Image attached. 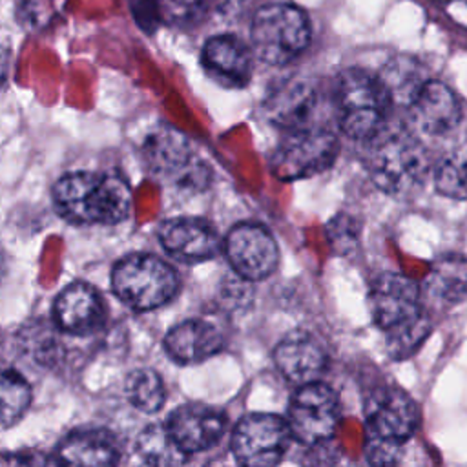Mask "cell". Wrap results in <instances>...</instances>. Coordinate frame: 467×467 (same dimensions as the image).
<instances>
[{
	"mask_svg": "<svg viewBox=\"0 0 467 467\" xmlns=\"http://www.w3.org/2000/svg\"><path fill=\"white\" fill-rule=\"evenodd\" d=\"M53 195L60 213L78 224L120 223L131 206L130 186L115 173H67L57 181Z\"/></svg>",
	"mask_w": 467,
	"mask_h": 467,
	"instance_id": "6da1fadb",
	"label": "cell"
},
{
	"mask_svg": "<svg viewBox=\"0 0 467 467\" xmlns=\"http://www.w3.org/2000/svg\"><path fill=\"white\" fill-rule=\"evenodd\" d=\"M367 170L372 182L389 195L414 193L429 171L427 151L409 131L381 130L367 150Z\"/></svg>",
	"mask_w": 467,
	"mask_h": 467,
	"instance_id": "7a4b0ae2",
	"label": "cell"
},
{
	"mask_svg": "<svg viewBox=\"0 0 467 467\" xmlns=\"http://www.w3.org/2000/svg\"><path fill=\"white\" fill-rule=\"evenodd\" d=\"M418 423V405L407 392L387 389L379 394L367 420V454L370 463L392 467L400 447L414 434Z\"/></svg>",
	"mask_w": 467,
	"mask_h": 467,
	"instance_id": "3957f363",
	"label": "cell"
},
{
	"mask_svg": "<svg viewBox=\"0 0 467 467\" xmlns=\"http://www.w3.org/2000/svg\"><path fill=\"white\" fill-rule=\"evenodd\" d=\"M310 42L306 15L290 4L263 5L252 22V47L259 60L283 66L297 58Z\"/></svg>",
	"mask_w": 467,
	"mask_h": 467,
	"instance_id": "277c9868",
	"label": "cell"
},
{
	"mask_svg": "<svg viewBox=\"0 0 467 467\" xmlns=\"http://www.w3.org/2000/svg\"><path fill=\"white\" fill-rule=\"evenodd\" d=\"M117 297L135 310H153L166 305L179 288L175 270L150 254H133L120 259L111 274Z\"/></svg>",
	"mask_w": 467,
	"mask_h": 467,
	"instance_id": "5b68a950",
	"label": "cell"
},
{
	"mask_svg": "<svg viewBox=\"0 0 467 467\" xmlns=\"http://www.w3.org/2000/svg\"><path fill=\"white\" fill-rule=\"evenodd\" d=\"M389 97L378 78L361 71H345L336 88L341 130L352 139H372L383 130Z\"/></svg>",
	"mask_w": 467,
	"mask_h": 467,
	"instance_id": "8992f818",
	"label": "cell"
},
{
	"mask_svg": "<svg viewBox=\"0 0 467 467\" xmlns=\"http://www.w3.org/2000/svg\"><path fill=\"white\" fill-rule=\"evenodd\" d=\"M337 150V139L328 130L312 126L299 128L286 131L272 155L270 168L274 175L283 181L312 177L334 162Z\"/></svg>",
	"mask_w": 467,
	"mask_h": 467,
	"instance_id": "52a82bcc",
	"label": "cell"
},
{
	"mask_svg": "<svg viewBox=\"0 0 467 467\" xmlns=\"http://www.w3.org/2000/svg\"><path fill=\"white\" fill-rule=\"evenodd\" d=\"M144 159L148 168L168 182L197 190L210 181L208 164L197 155L190 140L173 128H159L146 139Z\"/></svg>",
	"mask_w": 467,
	"mask_h": 467,
	"instance_id": "ba28073f",
	"label": "cell"
},
{
	"mask_svg": "<svg viewBox=\"0 0 467 467\" xmlns=\"http://www.w3.org/2000/svg\"><path fill=\"white\" fill-rule=\"evenodd\" d=\"M286 420L254 412L239 420L232 434V452L241 467H275L290 443Z\"/></svg>",
	"mask_w": 467,
	"mask_h": 467,
	"instance_id": "9c48e42d",
	"label": "cell"
},
{
	"mask_svg": "<svg viewBox=\"0 0 467 467\" xmlns=\"http://www.w3.org/2000/svg\"><path fill=\"white\" fill-rule=\"evenodd\" d=\"M339 401L325 383H308L296 390L288 405L286 425L292 438L305 445L327 441L337 425Z\"/></svg>",
	"mask_w": 467,
	"mask_h": 467,
	"instance_id": "30bf717a",
	"label": "cell"
},
{
	"mask_svg": "<svg viewBox=\"0 0 467 467\" xmlns=\"http://www.w3.org/2000/svg\"><path fill=\"white\" fill-rule=\"evenodd\" d=\"M370 312L374 323L387 332L401 328L425 312L420 306L418 285L396 272H387L379 275L370 288Z\"/></svg>",
	"mask_w": 467,
	"mask_h": 467,
	"instance_id": "8fae6325",
	"label": "cell"
},
{
	"mask_svg": "<svg viewBox=\"0 0 467 467\" xmlns=\"http://www.w3.org/2000/svg\"><path fill=\"white\" fill-rule=\"evenodd\" d=\"M224 250L232 268L248 281L270 275L279 259L274 237L255 223L235 224L226 235Z\"/></svg>",
	"mask_w": 467,
	"mask_h": 467,
	"instance_id": "7c38bea8",
	"label": "cell"
},
{
	"mask_svg": "<svg viewBox=\"0 0 467 467\" xmlns=\"http://www.w3.org/2000/svg\"><path fill=\"white\" fill-rule=\"evenodd\" d=\"M168 434L184 454L213 447L226 427V416L219 409L202 403H186L175 409L166 423Z\"/></svg>",
	"mask_w": 467,
	"mask_h": 467,
	"instance_id": "4fadbf2b",
	"label": "cell"
},
{
	"mask_svg": "<svg viewBox=\"0 0 467 467\" xmlns=\"http://www.w3.org/2000/svg\"><path fill=\"white\" fill-rule=\"evenodd\" d=\"M317 106V89L316 86L299 77H290L275 84L263 104L265 117L275 128L285 131H294L306 128L310 117Z\"/></svg>",
	"mask_w": 467,
	"mask_h": 467,
	"instance_id": "5bb4252c",
	"label": "cell"
},
{
	"mask_svg": "<svg viewBox=\"0 0 467 467\" xmlns=\"http://www.w3.org/2000/svg\"><path fill=\"white\" fill-rule=\"evenodd\" d=\"M53 316L62 332L82 337L104 325V303L93 286L71 283L55 299Z\"/></svg>",
	"mask_w": 467,
	"mask_h": 467,
	"instance_id": "9a60e30c",
	"label": "cell"
},
{
	"mask_svg": "<svg viewBox=\"0 0 467 467\" xmlns=\"http://www.w3.org/2000/svg\"><path fill=\"white\" fill-rule=\"evenodd\" d=\"M159 239L168 254L186 263L210 259L219 250L215 230L206 221L195 217L164 221L159 228Z\"/></svg>",
	"mask_w": 467,
	"mask_h": 467,
	"instance_id": "2e32d148",
	"label": "cell"
},
{
	"mask_svg": "<svg viewBox=\"0 0 467 467\" xmlns=\"http://www.w3.org/2000/svg\"><path fill=\"white\" fill-rule=\"evenodd\" d=\"M55 460L60 467H117L120 449L106 429H78L58 443Z\"/></svg>",
	"mask_w": 467,
	"mask_h": 467,
	"instance_id": "e0dca14e",
	"label": "cell"
},
{
	"mask_svg": "<svg viewBox=\"0 0 467 467\" xmlns=\"http://www.w3.org/2000/svg\"><path fill=\"white\" fill-rule=\"evenodd\" d=\"M414 124L429 135H445L452 131L460 119L462 108L454 93L441 82L427 80L409 104Z\"/></svg>",
	"mask_w": 467,
	"mask_h": 467,
	"instance_id": "ac0fdd59",
	"label": "cell"
},
{
	"mask_svg": "<svg viewBox=\"0 0 467 467\" xmlns=\"http://www.w3.org/2000/svg\"><path fill=\"white\" fill-rule=\"evenodd\" d=\"M277 370L294 385H308L319 381L327 367V356L321 345L305 332L286 336L274 348Z\"/></svg>",
	"mask_w": 467,
	"mask_h": 467,
	"instance_id": "d6986e66",
	"label": "cell"
},
{
	"mask_svg": "<svg viewBox=\"0 0 467 467\" xmlns=\"http://www.w3.org/2000/svg\"><path fill=\"white\" fill-rule=\"evenodd\" d=\"M164 348L173 361L193 365L215 356L223 348V336L212 323L188 319L170 328Z\"/></svg>",
	"mask_w": 467,
	"mask_h": 467,
	"instance_id": "ffe728a7",
	"label": "cell"
},
{
	"mask_svg": "<svg viewBox=\"0 0 467 467\" xmlns=\"http://www.w3.org/2000/svg\"><path fill=\"white\" fill-rule=\"evenodd\" d=\"M204 67L228 86H244L252 77V55L248 47L232 35L210 38L202 47Z\"/></svg>",
	"mask_w": 467,
	"mask_h": 467,
	"instance_id": "44dd1931",
	"label": "cell"
},
{
	"mask_svg": "<svg viewBox=\"0 0 467 467\" xmlns=\"http://www.w3.org/2000/svg\"><path fill=\"white\" fill-rule=\"evenodd\" d=\"M429 294L441 303H458L467 297V259L462 255L440 257L427 275Z\"/></svg>",
	"mask_w": 467,
	"mask_h": 467,
	"instance_id": "7402d4cb",
	"label": "cell"
},
{
	"mask_svg": "<svg viewBox=\"0 0 467 467\" xmlns=\"http://www.w3.org/2000/svg\"><path fill=\"white\" fill-rule=\"evenodd\" d=\"M135 451L144 467H182L188 460L168 434L164 423H153L140 431Z\"/></svg>",
	"mask_w": 467,
	"mask_h": 467,
	"instance_id": "603a6c76",
	"label": "cell"
},
{
	"mask_svg": "<svg viewBox=\"0 0 467 467\" xmlns=\"http://www.w3.org/2000/svg\"><path fill=\"white\" fill-rule=\"evenodd\" d=\"M390 102L410 104L420 88L427 82L421 77L420 66L409 57L392 58L378 77Z\"/></svg>",
	"mask_w": 467,
	"mask_h": 467,
	"instance_id": "cb8c5ba5",
	"label": "cell"
},
{
	"mask_svg": "<svg viewBox=\"0 0 467 467\" xmlns=\"http://www.w3.org/2000/svg\"><path fill=\"white\" fill-rule=\"evenodd\" d=\"M31 387L13 368H0V429L16 423L27 410Z\"/></svg>",
	"mask_w": 467,
	"mask_h": 467,
	"instance_id": "d4e9b609",
	"label": "cell"
},
{
	"mask_svg": "<svg viewBox=\"0 0 467 467\" xmlns=\"http://www.w3.org/2000/svg\"><path fill=\"white\" fill-rule=\"evenodd\" d=\"M126 396L130 403L140 412H157L166 401V390L161 376L151 368H135L128 374Z\"/></svg>",
	"mask_w": 467,
	"mask_h": 467,
	"instance_id": "484cf974",
	"label": "cell"
},
{
	"mask_svg": "<svg viewBox=\"0 0 467 467\" xmlns=\"http://www.w3.org/2000/svg\"><path fill=\"white\" fill-rule=\"evenodd\" d=\"M434 184L445 197L467 199V150H452L438 161Z\"/></svg>",
	"mask_w": 467,
	"mask_h": 467,
	"instance_id": "4316f807",
	"label": "cell"
},
{
	"mask_svg": "<svg viewBox=\"0 0 467 467\" xmlns=\"http://www.w3.org/2000/svg\"><path fill=\"white\" fill-rule=\"evenodd\" d=\"M431 330V321L423 314L416 321L387 332V350L394 359H405L409 358L418 347L425 341L427 334Z\"/></svg>",
	"mask_w": 467,
	"mask_h": 467,
	"instance_id": "83f0119b",
	"label": "cell"
},
{
	"mask_svg": "<svg viewBox=\"0 0 467 467\" xmlns=\"http://www.w3.org/2000/svg\"><path fill=\"white\" fill-rule=\"evenodd\" d=\"M210 0H161V11L171 24H197L208 13Z\"/></svg>",
	"mask_w": 467,
	"mask_h": 467,
	"instance_id": "f1b7e54d",
	"label": "cell"
},
{
	"mask_svg": "<svg viewBox=\"0 0 467 467\" xmlns=\"http://www.w3.org/2000/svg\"><path fill=\"white\" fill-rule=\"evenodd\" d=\"M0 467H60L55 458L40 451H16L0 460Z\"/></svg>",
	"mask_w": 467,
	"mask_h": 467,
	"instance_id": "f546056e",
	"label": "cell"
},
{
	"mask_svg": "<svg viewBox=\"0 0 467 467\" xmlns=\"http://www.w3.org/2000/svg\"><path fill=\"white\" fill-rule=\"evenodd\" d=\"M354 226H356V224L350 223L348 217H345V215L337 217V221H334V223L330 224V237H332V241H334V243H339L341 248L347 250V244L350 243L348 239H356L354 235H348V232H354Z\"/></svg>",
	"mask_w": 467,
	"mask_h": 467,
	"instance_id": "4dcf8cb0",
	"label": "cell"
},
{
	"mask_svg": "<svg viewBox=\"0 0 467 467\" xmlns=\"http://www.w3.org/2000/svg\"><path fill=\"white\" fill-rule=\"evenodd\" d=\"M4 274H5V255H4V250L0 248V283H2Z\"/></svg>",
	"mask_w": 467,
	"mask_h": 467,
	"instance_id": "1f68e13d",
	"label": "cell"
},
{
	"mask_svg": "<svg viewBox=\"0 0 467 467\" xmlns=\"http://www.w3.org/2000/svg\"><path fill=\"white\" fill-rule=\"evenodd\" d=\"M4 71H5V57H4V51L0 49V78L4 77Z\"/></svg>",
	"mask_w": 467,
	"mask_h": 467,
	"instance_id": "d6a6232c",
	"label": "cell"
}]
</instances>
